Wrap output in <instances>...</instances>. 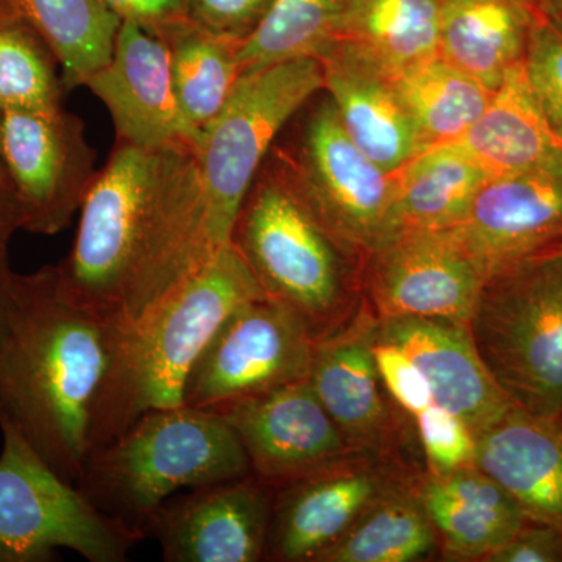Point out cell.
<instances>
[{
	"label": "cell",
	"instance_id": "cell-1",
	"mask_svg": "<svg viewBox=\"0 0 562 562\" xmlns=\"http://www.w3.org/2000/svg\"><path fill=\"white\" fill-rule=\"evenodd\" d=\"M202 201L195 150L116 140L79 211L58 294L105 319H132L160 297Z\"/></svg>",
	"mask_w": 562,
	"mask_h": 562
},
{
	"label": "cell",
	"instance_id": "cell-2",
	"mask_svg": "<svg viewBox=\"0 0 562 562\" xmlns=\"http://www.w3.org/2000/svg\"><path fill=\"white\" fill-rule=\"evenodd\" d=\"M117 325L120 317L66 302L54 266L14 272L0 338V425L74 484L90 454L92 413Z\"/></svg>",
	"mask_w": 562,
	"mask_h": 562
},
{
	"label": "cell",
	"instance_id": "cell-3",
	"mask_svg": "<svg viewBox=\"0 0 562 562\" xmlns=\"http://www.w3.org/2000/svg\"><path fill=\"white\" fill-rule=\"evenodd\" d=\"M265 295L231 243L138 316L120 317L92 413L90 454L143 414L183 405L184 384L211 336L228 314Z\"/></svg>",
	"mask_w": 562,
	"mask_h": 562
},
{
	"label": "cell",
	"instance_id": "cell-4",
	"mask_svg": "<svg viewBox=\"0 0 562 562\" xmlns=\"http://www.w3.org/2000/svg\"><path fill=\"white\" fill-rule=\"evenodd\" d=\"M249 473L241 442L221 414L180 405L143 414L94 450L77 486L146 538L147 520L172 495Z\"/></svg>",
	"mask_w": 562,
	"mask_h": 562
},
{
	"label": "cell",
	"instance_id": "cell-5",
	"mask_svg": "<svg viewBox=\"0 0 562 562\" xmlns=\"http://www.w3.org/2000/svg\"><path fill=\"white\" fill-rule=\"evenodd\" d=\"M232 244L262 291L306 322L316 339L353 316L346 254L303 205L279 161L262 169L244 201Z\"/></svg>",
	"mask_w": 562,
	"mask_h": 562
},
{
	"label": "cell",
	"instance_id": "cell-6",
	"mask_svg": "<svg viewBox=\"0 0 562 562\" xmlns=\"http://www.w3.org/2000/svg\"><path fill=\"white\" fill-rule=\"evenodd\" d=\"M469 330L517 408L562 416V257L541 255L487 279Z\"/></svg>",
	"mask_w": 562,
	"mask_h": 562
},
{
	"label": "cell",
	"instance_id": "cell-7",
	"mask_svg": "<svg viewBox=\"0 0 562 562\" xmlns=\"http://www.w3.org/2000/svg\"><path fill=\"white\" fill-rule=\"evenodd\" d=\"M321 63L306 58L247 70L195 149L211 241L232 243L233 228L273 140L317 91Z\"/></svg>",
	"mask_w": 562,
	"mask_h": 562
},
{
	"label": "cell",
	"instance_id": "cell-8",
	"mask_svg": "<svg viewBox=\"0 0 562 562\" xmlns=\"http://www.w3.org/2000/svg\"><path fill=\"white\" fill-rule=\"evenodd\" d=\"M0 430V562H47L61 549L90 562L127 561L144 536L102 513L13 428Z\"/></svg>",
	"mask_w": 562,
	"mask_h": 562
},
{
	"label": "cell",
	"instance_id": "cell-9",
	"mask_svg": "<svg viewBox=\"0 0 562 562\" xmlns=\"http://www.w3.org/2000/svg\"><path fill=\"white\" fill-rule=\"evenodd\" d=\"M277 161L299 198L347 255L368 257L391 235L394 173L349 138L330 98L306 117L292 154Z\"/></svg>",
	"mask_w": 562,
	"mask_h": 562
},
{
	"label": "cell",
	"instance_id": "cell-10",
	"mask_svg": "<svg viewBox=\"0 0 562 562\" xmlns=\"http://www.w3.org/2000/svg\"><path fill=\"white\" fill-rule=\"evenodd\" d=\"M0 172L16 232L47 236L69 227L99 169L83 121L57 106L0 111Z\"/></svg>",
	"mask_w": 562,
	"mask_h": 562
},
{
	"label": "cell",
	"instance_id": "cell-11",
	"mask_svg": "<svg viewBox=\"0 0 562 562\" xmlns=\"http://www.w3.org/2000/svg\"><path fill=\"white\" fill-rule=\"evenodd\" d=\"M316 336L283 303L265 297L228 314L192 366L183 405L220 412L232 403L308 379Z\"/></svg>",
	"mask_w": 562,
	"mask_h": 562
},
{
	"label": "cell",
	"instance_id": "cell-12",
	"mask_svg": "<svg viewBox=\"0 0 562 562\" xmlns=\"http://www.w3.org/2000/svg\"><path fill=\"white\" fill-rule=\"evenodd\" d=\"M392 454L355 453L276 490L266 560L314 562L412 479Z\"/></svg>",
	"mask_w": 562,
	"mask_h": 562
},
{
	"label": "cell",
	"instance_id": "cell-13",
	"mask_svg": "<svg viewBox=\"0 0 562 562\" xmlns=\"http://www.w3.org/2000/svg\"><path fill=\"white\" fill-rule=\"evenodd\" d=\"M366 260L369 306L379 319L431 317L469 325L487 280L452 228L394 233Z\"/></svg>",
	"mask_w": 562,
	"mask_h": 562
},
{
	"label": "cell",
	"instance_id": "cell-14",
	"mask_svg": "<svg viewBox=\"0 0 562 562\" xmlns=\"http://www.w3.org/2000/svg\"><path fill=\"white\" fill-rule=\"evenodd\" d=\"M276 490L249 473L172 495L144 532L168 562L266 560Z\"/></svg>",
	"mask_w": 562,
	"mask_h": 562
},
{
	"label": "cell",
	"instance_id": "cell-15",
	"mask_svg": "<svg viewBox=\"0 0 562 562\" xmlns=\"http://www.w3.org/2000/svg\"><path fill=\"white\" fill-rule=\"evenodd\" d=\"M238 436L250 472L273 490L355 454L308 379L232 403L220 412Z\"/></svg>",
	"mask_w": 562,
	"mask_h": 562
},
{
	"label": "cell",
	"instance_id": "cell-16",
	"mask_svg": "<svg viewBox=\"0 0 562 562\" xmlns=\"http://www.w3.org/2000/svg\"><path fill=\"white\" fill-rule=\"evenodd\" d=\"M85 87L109 110L121 143L198 149L202 133L177 101L168 44L146 29L121 22L109 63Z\"/></svg>",
	"mask_w": 562,
	"mask_h": 562
},
{
	"label": "cell",
	"instance_id": "cell-17",
	"mask_svg": "<svg viewBox=\"0 0 562 562\" xmlns=\"http://www.w3.org/2000/svg\"><path fill=\"white\" fill-rule=\"evenodd\" d=\"M452 231L487 279L546 254L562 238V168L492 177Z\"/></svg>",
	"mask_w": 562,
	"mask_h": 562
},
{
	"label": "cell",
	"instance_id": "cell-18",
	"mask_svg": "<svg viewBox=\"0 0 562 562\" xmlns=\"http://www.w3.org/2000/svg\"><path fill=\"white\" fill-rule=\"evenodd\" d=\"M376 335L379 317L366 302L346 324L317 339L308 382L355 452L391 454L397 422L376 369Z\"/></svg>",
	"mask_w": 562,
	"mask_h": 562
},
{
	"label": "cell",
	"instance_id": "cell-19",
	"mask_svg": "<svg viewBox=\"0 0 562 562\" xmlns=\"http://www.w3.org/2000/svg\"><path fill=\"white\" fill-rule=\"evenodd\" d=\"M379 338L401 347L430 384L432 402L460 417L475 438L513 408L473 344L469 325L431 317L379 319Z\"/></svg>",
	"mask_w": 562,
	"mask_h": 562
},
{
	"label": "cell",
	"instance_id": "cell-20",
	"mask_svg": "<svg viewBox=\"0 0 562 562\" xmlns=\"http://www.w3.org/2000/svg\"><path fill=\"white\" fill-rule=\"evenodd\" d=\"M319 63L344 131L380 168L397 172L425 150L390 74L341 40Z\"/></svg>",
	"mask_w": 562,
	"mask_h": 562
},
{
	"label": "cell",
	"instance_id": "cell-21",
	"mask_svg": "<svg viewBox=\"0 0 562 562\" xmlns=\"http://www.w3.org/2000/svg\"><path fill=\"white\" fill-rule=\"evenodd\" d=\"M475 464L512 495L525 519L562 531V416L513 408L476 438Z\"/></svg>",
	"mask_w": 562,
	"mask_h": 562
},
{
	"label": "cell",
	"instance_id": "cell-22",
	"mask_svg": "<svg viewBox=\"0 0 562 562\" xmlns=\"http://www.w3.org/2000/svg\"><path fill=\"white\" fill-rule=\"evenodd\" d=\"M413 487L447 560L486 561L527 520L512 495L476 464L425 471L413 476Z\"/></svg>",
	"mask_w": 562,
	"mask_h": 562
},
{
	"label": "cell",
	"instance_id": "cell-23",
	"mask_svg": "<svg viewBox=\"0 0 562 562\" xmlns=\"http://www.w3.org/2000/svg\"><path fill=\"white\" fill-rule=\"evenodd\" d=\"M538 0H441L439 55L497 91L524 61Z\"/></svg>",
	"mask_w": 562,
	"mask_h": 562
},
{
	"label": "cell",
	"instance_id": "cell-24",
	"mask_svg": "<svg viewBox=\"0 0 562 562\" xmlns=\"http://www.w3.org/2000/svg\"><path fill=\"white\" fill-rule=\"evenodd\" d=\"M394 179L391 235L458 227L492 173L461 144L450 143L422 150Z\"/></svg>",
	"mask_w": 562,
	"mask_h": 562
},
{
	"label": "cell",
	"instance_id": "cell-25",
	"mask_svg": "<svg viewBox=\"0 0 562 562\" xmlns=\"http://www.w3.org/2000/svg\"><path fill=\"white\" fill-rule=\"evenodd\" d=\"M457 143L492 177L562 168V139L532 98L522 63L506 74L482 117Z\"/></svg>",
	"mask_w": 562,
	"mask_h": 562
},
{
	"label": "cell",
	"instance_id": "cell-26",
	"mask_svg": "<svg viewBox=\"0 0 562 562\" xmlns=\"http://www.w3.org/2000/svg\"><path fill=\"white\" fill-rule=\"evenodd\" d=\"M441 0H346L338 40L397 79L439 55Z\"/></svg>",
	"mask_w": 562,
	"mask_h": 562
},
{
	"label": "cell",
	"instance_id": "cell-27",
	"mask_svg": "<svg viewBox=\"0 0 562 562\" xmlns=\"http://www.w3.org/2000/svg\"><path fill=\"white\" fill-rule=\"evenodd\" d=\"M43 36L60 63L66 91L109 63L121 21L99 0H0Z\"/></svg>",
	"mask_w": 562,
	"mask_h": 562
},
{
	"label": "cell",
	"instance_id": "cell-28",
	"mask_svg": "<svg viewBox=\"0 0 562 562\" xmlns=\"http://www.w3.org/2000/svg\"><path fill=\"white\" fill-rule=\"evenodd\" d=\"M394 80L424 149L460 140L482 117L495 92L441 55Z\"/></svg>",
	"mask_w": 562,
	"mask_h": 562
},
{
	"label": "cell",
	"instance_id": "cell-29",
	"mask_svg": "<svg viewBox=\"0 0 562 562\" xmlns=\"http://www.w3.org/2000/svg\"><path fill=\"white\" fill-rule=\"evenodd\" d=\"M161 40L168 44L173 90L184 117L201 132L224 109L239 77L241 41L206 31L191 20Z\"/></svg>",
	"mask_w": 562,
	"mask_h": 562
},
{
	"label": "cell",
	"instance_id": "cell-30",
	"mask_svg": "<svg viewBox=\"0 0 562 562\" xmlns=\"http://www.w3.org/2000/svg\"><path fill=\"white\" fill-rule=\"evenodd\" d=\"M413 476L373 503L314 562H413L435 553L438 535L414 492Z\"/></svg>",
	"mask_w": 562,
	"mask_h": 562
},
{
	"label": "cell",
	"instance_id": "cell-31",
	"mask_svg": "<svg viewBox=\"0 0 562 562\" xmlns=\"http://www.w3.org/2000/svg\"><path fill=\"white\" fill-rule=\"evenodd\" d=\"M344 3L346 0H273L260 24L241 41L243 74L284 61H319L338 40Z\"/></svg>",
	"mask_w": 562,
	"mask_h": 562
},
{
	"label": "cell",
	"instance_id": "cell-32",
	"mask_svg": "<svg viewBox=\"0 0 562 562\" xmlns=\"http://www.w3.org/2000/svg\"><path fill=\"white\" fill-rule=\"evenodd\" d=\"M60 63L27 21L0 3V111L63 106Z\"/></svg>",
	"mask_w": 562,
	"mask_h": 562
},
{
	"label": "cell",
	"instance_id": "cell-33",
	"mask_svg": "<svg viewBox=\"0 0 562 562\" xmlns=\"http://www.w3.org/2000/svg\"><path fill=\"white\" fill-rule=\"evenodd\" d=\"M528 87L550 128L562 139V22L539 11L524 57Z\"/></svg>",
	"mask_w": 562,
	"mask_h": 562
},
{
	"label": "cell",
	"instance_id": "cell-34",
	"mask_svg": "<svg viewBox=\"0 0 562 562\" xmlns=\"http://www.w3.org/2000/svg\"><path fill=\"white\" fill-rule=\"evenodd\" d=\"M414 419L428 472L449 473L475 464L476 438L460 417L432 403Z\"/></svg>",
	"mask_w": 562,
	"mask_h": 562
},
{
	"label": "cell",
	"instance_id": "cell-35",
	"mask_svg": "<svg viewBox=\"0 0 562 562\" xmlns=\"http://www.w3.org/2000/svg\"><path fill=\"white\" fill-rule=\"evenodd\" d=\"M373 355L383 386L403 412L416 417L435 403L424 372L401 347L384 341L376 335Z\"/></svg>",
	"mask_w": 562,
	"mask_h": 562
},
{
	"label": "cell",
	"instance_id": "cell-36",
	"mask_svg": "<svg viewBox=\"0 0 562 562\" xmlns=\"http://www.w3.org/2000/svg\"><path fill=\"white\" fill-rule=\"evenodd\" d=\"M273 0H188L195 24L227 38L243 41L255 31Z\"/></svg>",
	"mask_w": 562,
	"mask_h": 562
},
{
	"label": "cell",
	"instance_id": "cell-37",
	"mask_svg": "<svg viewBox=\"0 0 562 562\" xmlns=\"http://www.w3.org/2000/svg\"><path fill=\"white\" fill-rule=\"evenodd\" d=\"M484 562H562V531L525 520L516 535Z\"/></svg>",
	"mask_w": 562,
	"mask_h": 562
},
{
	"label": "cell",
	"instance_id": "cell-38",
	"mask_svg": "<svg viewBox=\"0 0 562 562\" xmlns=\"http://www.w3.org/2000/svg\"><path fill=\"white\" fill-rule=\"evenodd\" d=\"M121 22H132L162 38L190 20L188 0H99Z\"/></svg>",
	"mask_w": 562,
	"mask_h": 562
},
{
	"label": "cell",
	"instance_id": "cell-39",
	"mask_svg": "<svg viewBox=\"0 0 562 562\" xmlns=\"http://www.w3.org/2000/svg\"><path fill=\"white\" fill-rule=\"evenodd\" d=\"M9 244L10 241L0 243V338H2L3 327H5L11 280L14 276L10 266Z\"/></svg>",
	"mask_w": 562,
	"mask_h": 562
},
{
	"label": "cell",
	"instance_id": "cell-40",
	"mask_svg": "<svg viewBox=\"0 0 562 562\" xmlns=\"http://www.w3.org/2000/svg\"><path fill=\"white\" fill-rule=\"evenodd\" d=\"M14 232H16V228H14L13 220H11L9 199H7L2 172H0V243L10 241Z\"/></svg>",
	"mask_w": 562,
	"mask_h": 562
},
{
	"label": "cell",
	"instance_id": "cell-41",
	"mask_svg": "<svg viewBox=\"0 0 562 562\" xmlns=\"http://www.w3.org/2000/svg\"><path fill=\"white\" fill-rule=\"evenodd\" d=\"M539 10L562 22V0H538Z\"/></svg>",
	"mask_w": 562,
	"mask_h": 562
},
{
	"label": "cell",
	"instance_id": "cell-42",
	"mask_svg": "<svg viewBox=\"0 0 562 562\" xmlns=\"http://www.w3.org/2000/svg\"><path fill=\"white\" fill-rule=\"evenodd\" d=\"M542 255H557V257H562V238ZM539 257H541V255H539Z\"/></svg>",
	"mask_w": 562,
	"mask_h": 562
}]
</instances>
